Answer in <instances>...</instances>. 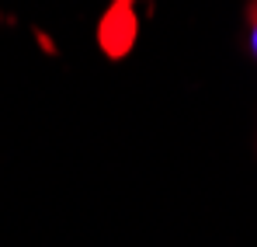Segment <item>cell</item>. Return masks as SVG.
I'll list each match as a JSON object with an SVG mask.
<instances>
[{
  "label": "cell",
  "mask_w": 257,
  "mask_h": 247,
  "mask_svg": "<svg viewBox=\"0 0 257 247\" xmlns=\"http://www.w3.org/2000/svg\"><path fill=\"white\" fill-rule=\"evenodd\" d=\"M250 42H254V56H257V0H250Z\"/></svg>",
  "instance_id": "obj_1"
}]
</instances>
